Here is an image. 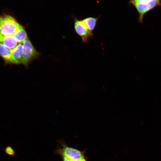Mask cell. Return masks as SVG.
Returning <instances> with one entry per match:
<instances>
[{"mask_svg":"<svg viewBox=\"0 0 161 161\" xmlns=\"http://www.w3.org/2000/svg\"><path fill=\"white\" fill-rule=\"evenodd\" d=\"M0 56L6 63L18 64L12 55L11 50L0 42Z\"/></svg>","mask_w":161,"mask_h":161,"instance_id":"6","label":"cell"},{"mask_svg":"<svg viewBox=\"0 0 161 161\" xmlns=\"http://www.w3.org/2000/svg\"><path fill=\"white\" fill-rule=\"evenodd\" d=\"M61 146L56 149L55 153L73 161L85 158L83 152L74 148L68 146L64 141H59Z\"/></svg>","mask_w":161,"mask_h":161,"instance_id":"2","label":"cell"},{"mask_svg":"<svg viewBox=\"0 0 161 161\" xmlns=\"http://www.w3.org/2000/svg\"><path fill=\"white\" fill-rule=\"evenodd\" d=\"M13 35L18 43H23L28 38L24 29L21 25H19Z\"/></svg>","mask_w":161,"mask_h":161,"instance_id":"9","label":"cell"},{"mask_svg":"<svg viewBox=\"0 0 161 161\" xmlns=\"http://www.w3.org/2000/svg\"><path fill=\"white\" fill-rule=\"evenodd\" d=\"M74 28L75 32L81 37L83 42H88L89 39L93 37V33L88 30L82 20L75 19Z\"/></svg>","mask_w":161,"mask_h":161,"instance_id":"5","label":"cell"},{"mask_svg":"<svg viewBox=\"0 0 161 161\" xmlns=\"http://www.w3.org/2000/svg\"><path fill=\"white\" fill-rule=\"evenodd\" d=\"M12 55L18 64L22 63L23 58V43H18L17 46L11 50Z\"/></svg>","mask_w":161,"mask_h":161,"instance_id":"10","label":"cell"},{"mask_svg":"<svg viewBox=\"0 0 161 161\" xmlns=\"http://www.w3.org/2000/svg\"><path fill=\"white\" fill-rule=\"evenodd\" d=\"M62 159V161H73L66 157H61Z\"/></svg>","mask_w":161,"mask_h":161,"instance_id":"13","label":"cell"},{"mask_svg":"<svg viewBox=\"0 0 161 161\" xmlns=\"http://www.w3.org/2000/svg\"><path fill=\"white\" fill-rule=\"evenodd\" d=\"M132 4L138 13V21L142 23L144 16L147 13L156 7L161 6V0H152L145 3H136Z\"/></svg>","mask_w":161,"mask_h":161,"instance_id":"3","label":"cell"},{"mask_svg":"<svg viewBox=\"0 0 161 161\" xmlns=\"http://www.w3.org/2000/svg\"><path fill=\"white\" fill-rule=\"evenodd\" d=\"M99 18V17H89L83 19L82 21L89 32L93 33Z\"/></svg>","mask_w":161,"mask_h":161,"instance_id":"8","label":"cell"},{"mask_svg":"<svg viewBox=\"0 0 161 161\" xmlns=\"http://www.w3.org/2000/svg\"><path fill=\"white\" fill-rule=\"evenodd\" d=\"M0 42L11 50L14 49L18 44L13 35L5 36L0 34Z\"/></svg>","mask_w":161,"mask_h":161,"instance_id":"7","label":"cell"},{"mask_svg":"<svg viewBox=\"0 0 161 161\" xmlns=\"http://www.w3.org/2000/svg\"><path fill=\"white\" fill-rule=\"evenodd\" d=\"M22 64L27 66L30 61L36 58L39 53L35 49L29 39L27 38L23 43Z\"/></svg>","mask_w":161,"mask_h":161,"instance_id":"4","label":"cell"},{"mask_svg":"<svg viewBox=\"0 0 161 161\" xmlns=\"http://www.w3.org/2000/svg\"><path fill=\"white\" fill-rule=\"evenodd\" d=\"M20 25L12 16L6 14L0 15V34L13 35Z\"/></svg>","mask_w":161,"mask_h":161,"instance_id":"1","label":"cell"},{"mask_svg":"<svg viewBox=\"0 0 161 161\" xmlns=\"http://www.w3.org/2000/svg\"><path fill=\"white\" fill-rule=\"evenodd\" d=\"M152 0H130L129 3L132 4L134 3H145L148 2Z\"/></svg>","mask_w":161,"mask_h":161,"instance_id":"12","label":"cell"},{"mask_svg":"<svg viewBox=\"0 0 161 161\" xmlns=\"http://www.w3.org/2000/svg\"><path fill=\"white\" fill-rule=\"evenodd\" d=\"M75 161H86L85 158L80 159Z\"/></svg>","mask_w":161,"mask_h":161,"instance_id":"14","label":"cell"},{"mask_svg":"<svg viewBox=\"0 0 161 161\" xmlns=\"http://www.w3.org/2000/svg\"><path fill=\"white\" fill-rule=\"evenodd\" d=\"M3 151L6 155L16 158V152L13 147L10 145H7L3 149Z\"/></svg>","mask_w":161,"mask_h":161,"instance_id":"11","label":"cell"}]
</instances>
